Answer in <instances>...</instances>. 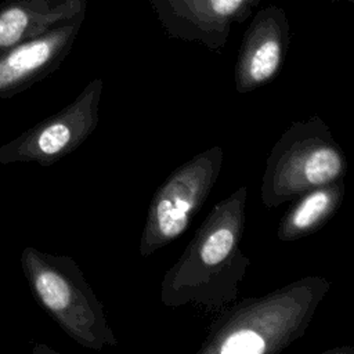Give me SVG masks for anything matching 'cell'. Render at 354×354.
<instances>
[{
	"label": "cell",
	"instance_id": "1",
	"mask_svg": "<svg viewBox=\"0 0 354 354\" xmlns=\"http://www.w3.org/2000/svg\"><path fill=\"white\" fill-rule=\"evenodd\" d=\"M248 188L241 185L217 202L180 259L165 272L160 301L167 307L198 304L220 310L236 299L250 264L241 249Z\"/></svg>",
	"mask_w": 354,
	"mask_h": 354
},
{
	"label": "cell",
	"instance_id": "2",
	"mask_svg": "<svg viewBox=\"0 0 354 354\" xmlns=\"http://www.w3.org/2000/svg\"><path fill=\"white\" fill-rule=\"evenodd\" d=\"M329 289L326 278L311 275L243 299L212 324L198 354L279 353L304 335Z\"/></svg>",
	"mask_w": 354,
	"mask_h": 354
},
{
	"label": "cell",
	"instance_id": "3",
	"mask_svg": "<svg viewBox=\"0 0 354 354\" xmlns=\"http://www.w3.org/2000/svg\"><path fill=\"white\" fill-rule=\"evenodd\" d=\"M346 173V155L319 116L293 122L266 160L261 202L277 207L315 187L344 180Z\"/></svg>",
	"mask_w": 354,
	"mask_h": 354
},
{
	"label": "cell",
	"instance_id": "4",
	"mask_svg": "<svg viewBox=\"0 0 354 354\" xmlns=\"http://www.w3.org/2000/svg\"><path fill=\"white\" fill-rule=\"evenodd\" d=\"M28 274L41 304L80 346L100 351L118 346L106 322L104 306L79 266L66 256L30 250Z\"/></svg>",
	"mask_w": 354,
	"mask_h": 354
},
{
	"label": "cell",
	"instance_id": "5",
	"mask_svg": "<svg viewBox=\"0 0 354 354\" xmlns=\"http://www.w3.org/2000/svg\"><path fill=\"white\" fill-rule=\"evenodd\" d=\"M223 160L220 145L207 148L176 169L156 189L140 239L142 257H149L185 232L216 184Z\"/></svg>",
	"mask_w": 354,
	"mask_h": 354
},
{
	"label": "cell",
	"instance_id": "6",
	"mask_svg": "<svg viewBox=\"0 0 354 354\" xmlns=\"http://www.w3.org/2000/svg\"><path fill=\"white\" fill-rule=\"evenodd\" d=\"M170 39L199 43L220 54L235 24L252 17L260 0H148Z\"/></svg>",
	"mask_w": 354,
	"mask_h": 354
},
{
	"label": "cell",
	"instance_id": "7",
	"mask_svg": "<svg viewBox=\"0 0 354 354\" xmlns=\"http://www.w3.org/2000/svg\"><path fill=\"white\" fill-rule=\"evenodd\" d=\"M290 43L286 11L275 4L260 8L246 28L234 69L238 93L253 91L281 71Z\"/></svg>",
	"mask_w": 354,
	"mask_h": 354
},
{
	"label": "cell",
	"instance_id": "8",
	"mask_svg": "<svg viewBox=\"0 0 354 354\" xmlns=\"http://www.w3.org/2000/svg\"><path fill=\"white\" fill-rule=\"evenodd\" d=\"M86 14L22 41L0 54V90L26 83L55 69L71 51Z\"/></svg>",
	"mask_w": 354,
	"mask_h": 354
},
{
	"label": "cell",
	"instance_id": "9",
	"mask_svg": "<svg viewBox=\"0 0 354 354\" xmlns=\"http://www.w3.org/2000/svg\"><path fill=\"white\" fill-rule=\"evenodd\" d=\"M104 82L93 79L61 113L47 120L32 138V148L43 162H53L82 145L100 122Z\"/></svg>",
	"mask_w": 354,
	"mask_h": 354
},
{
	"label": "cell",
	"instance_id": "10",
	"mask_svg": "<svg viewBox=\"0 0 354 354\" xmlns=\"http://www.w3.org/2000/svg\"><path fill=\"white\" fill-rule=\"evenodd\" d=\"M88 0H4L0 4V54L86 14Z\"/></svg>",
	"mask_w": 354,
	"mask_h": 354
},
{
	"label": "cell",
	"instance_id": "11",
	"mask_svg": "<svg viewBox=\"0 0 354 354\" xmlns=\"http://www.w3.org/2000/svg\"><path fill=\"white\" fill-rule=\"evenodd\" d=\"M344 194V180L315 187L301 194L282 216L277 228V238L281 242H292L317 232L336 214Z\"/></svg>",
	"mask_w": 354,
	"mask_h": 354
},
{
	"label": "cell",
	"instance_id": "12",
	"mask_svg": "<svg viewBox=\"0 0 354 354\" xmlns=\"http://www.w3.org/2000/svg\"><path fill=\"white\" fill-rule=\"evenodd\" d=\"M329 1H332V3H340V1H347V3H354V0H329Z\"/></svg>",
	"mask_w": 354,
	"mask_h": 354
}]
</instances>
